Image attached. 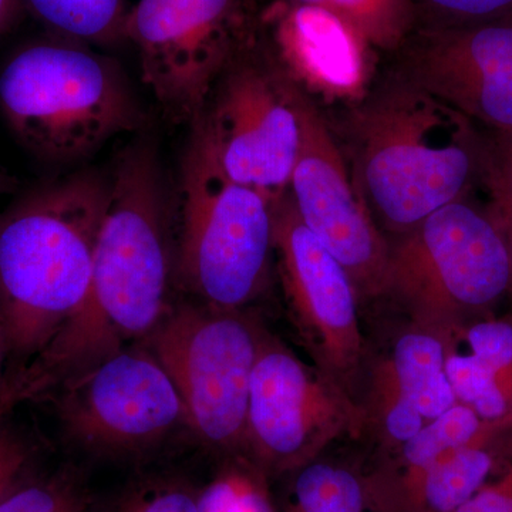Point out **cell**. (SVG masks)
Instances as JSON below:
<instances>
[{
  "label": "cell",
  "mask_w": 512,
  "mask_h": 512,
  "mask_svg": "<svg viewBox=\"0 0 512 512\" xmlns=\"http://www.w3.org/2000/svg\"><path fill=\"white\" fill-rule=\"evenodd\" d=\"M175 251L177 200L157 147L138 140L111 171L87 301L26 365L40 396L156 330L175 302Z\"/></svg>",
  "instance_id": "6da1fadb"
},
{
  "label": "cell",
  "mask_w": 512,
  "mask_h": 512,
  "mask_svg": "<svg viewBox=\"0 0 512 512\" xmlns=\"http://www.w3.org/2000/svg\"><path fill=\"white\" fill-rule=\"evenodd\" d=\"M111 173L80 170L40 185L0 214V332L29 365L83 308Z\"/></svg>",
  "instance_id": "7a4b0ae2"
},
{
  "label": "cell",
  "mask_w": 512,
  "mask_h": 512,
  "mask_svg": "<svg viewBox=\"0 0 512 512\" xmlns=\"http://www.w3.org/2000/svg\"><path fill=\"white\" fill-rule=\"evenodd\" d=\"M348 127L356 183L393 231H412L480 181L483 128L406 80L357 107Z\"/></svg>",
  "instance_id": "3957f363"
},
{
  "label": "cell",
  "mask_w": 512,
  "mask_h": 512,
  "mask_svg": "<svg viewBox=\"0 0 512 512\" xmlns=\"http://www.w3.org/2000/svg\"><path fill=\"white\" fill-rule=\"evenodd\" d=\"M0 111L30 154L55 164L92 156L144 119L116 60L57 36L22 47L3 66Z\"/></svg>",
  "instance_id": "277c9868"
},
{
  "label": "cell",
  "mask_w": 512,
  "mask_h": 512,
  "mask_svg": "<svg viewBox=\"0 0 512 512\" xmlns=\"http://www.w3.org/2000/svg\"><path fill=\"white\" fill-rule=\"evenodd\" d=\"M274 201L232 181L192 127L177 195L178 291L227 311L251 301L274 249Z\"/></svg>",
  "instance_id": "5b68a950"
},
{
  "label": "cell",
  "mask_w": 512,
  "mask_h": 512,
  "mask_svg": "<svg viewBox=\"0 0 512 512\" xmlns=\"http://www.w3.org/2000/svg\"><path fill=\"white\" fill-rule=\"evenodd\" d=\"M141 345L173 380L195 437L224 450L245 443L259 338L238 311L175 299Z\"/></svg>",
  "instance_id": "8992f818"
},
{
  "label": "cell",
  "mask_w": 512,
  "mask_h": 512,
  "mask_svg": "<svg viewBox=\"0 0 512 512\" xmlns=\"http://www.w3.org/2000/svg\"><path fill=\"white\" fill-rule=\"evenodd\" d=\"M124 42L161 110L194 124L218 80L252 39L248 0H138L127 13Z\"/></svg>",
  "instance_id": "52a82bcc"
},
{
  "label": "cell",
  "mask_w": 512,
  "mask_h": 512,
  "mask_svg": "<svg viewBox=\"0 0 512 512\" xmlns=\"http://www.w3.org/2000/svg\"><path fill=\"white\" fill-rule=\"evenodd\" d=\"M224 173L272 200L288 191L301 144L293 83L252 43L222 73L204 113L192 124Z\"/></svg>",
  "instance_id": "ba28073f"
},
{
  "label": "cell",
  "mask_w": 512,
  "mask_h": 512,
  "mask_svg": "<svg viewBox=\"0 0 512 512\" xmlns=\"http://www.w3.org/2000/svg\"><path fill=\"white\" fill-rule=\"evenodd\" d=\"M55 389L64 433L89 453L137 456L160 446L175 431L188 430L177 387L141 343L106 357Z\"/></svg>",
  "instance_id": "9c48e42d"
},
{
  "label": "cell",
  "mask_w": 512,
  "mask_h": 512,
  "mask_svg": "<svg viewBox=\"0 0 512 512\" xmlns=\"http://www.w3.org/2000/svg\"><path fill=\"white\" fill-rule=\"evenodd\" d=\"M387 279L456 313L493 308L512 289V254L487 210L451 202L406 232Z\"/></svg>",
  "instance_id": "30bf717a"
},
{
  "label": "cell",
  "mask_w": 512,
  "mask_h": 512,
  "mask_svg": "<svg viewBox=\"0 0 512 512\" xmlns=\"http://www.w3.org/2000/svg\"><path fill=\"white\" fill-rule=\"evenodd\" d=\"M403 46V80L488 133L512 136V15L423 28Z\"/></svg>",
  "instance_id": "8fae6325"
},
{
  "label": "cell",
  "mask_w": 512,
  "mask_h": 512,
  "mask_svg": "<svg viewBox=\"0 0 512 512\" xmlns=\"http://www.w3.org/2000/svg\"><path fill=\"white\" fill-rule=\"evenodd\" d=\"M293 83V82H292ZM301 144L288 192L305 227L338 258L350 278L380 284L389 254L373 215L328 124L293 83Z\"/></svg>",
  "instance_id": "7c38bea8"
},
{
  "label": "cell",
  "mask_w": 512,
  "mask_h": 512,
  "mask_svg": "<svg viewBox=\"0 0 512 512\" xmlns=\"http://www.w3.org/2000/svg\"><path fill=\"white\" fill-rule=\"evenodd\" d=\"M274 60L293 83L336 99L365 90L369 42L348 20L319 6L275 3L266 13Z\"/></svg>",
  "instance_id": "4fadbf2b"
},
{
  "label": "cell",
  "mask_w": 512,
  "mask_h": 512,
  "mask_svg": "<svg viewBox=\"0 0 512 512\" xmlns=\"http://www.w3.org/2000/svg\"><path fill=\"white\" fill-rule=\"evenodd\" d=\"M274 249L296 311L330 342L356 338L353 281L298 217L286 191L274 201Z\"/></svg>",
  "instance_id": "5bb4252c"
},
{
  "label": "cell",
  "mask_w": 512,
  "mask_h": 512,
  "mask_svg": "<svg viewBox=\"0 0 512 512\" xmlns=\"http://www.w3.org/2000/svg\"><path fill=\"white\" fill-rule=\"evenodd\" d=\"M313 426V387L286 350L259 340L249 386L247 439L259 460L284 467L301 456Z\"/></svg>",
  "instance_id": "9a60e30c"
},
{
  "label": "cell",
  "mask_w": 512,
  "mask_h": 512,
  "mask_svg": "<svg viewBox=\"0 0 512 512\" xmlns=\"http://www.w3.org/2000/svg\"><path fill=\"white\" fill-rule=\"evenodd\" d=\"M446 355L439 339L409 333L394 349V369L400 397L417 407L421 416L433 420L457 403L446 375Z\"/></svg>",
  "instance_id": "2e32d148"
},
{
  "label": "cell",
  "mask_w": 512,
  "mask_h": 512,
  "mask_svg": "<svg viewBox=\"0 0 512 512\" xmlns=\"http://www.w3.org/2000/svg\"><path fill=\"white\" fill-rule=\"evenodd\" d=\"M53 36L87 46L124 42L127 0H22Z\"/></svg>",
  "instance_id": "e0dca14e"
},
{
  "label": "cell",
  "mask_w": 512,
  "mask_h": 512,
  "mask_svg": "<svg viewBox=\"0 0 512 512\" xmlns=\"http://www.w3.org/2000/svg\"><path fill=\"white\" fill-rule=\"evenodd\" d=\"M494 456L481 446V434L421 471V495L430 512H456L487 483Z\"/></svg>",
  "instance_id": "ac0fdd59"
},
{
  "label": "cell",
  "mask_w": 512,
  "mask_h": 512,
  "mask_svg": "<svg viewBox=\"0 0 512 512\" xmlns=\"http://www.w3.org/2000/svg\"><path fill=\"white\" fill-rule=\"evenodd\" d=\"M319 6L355 26L370 46L396 49L412 36L417 15L414 0H289Z\"/></svg>",
  "instance_id": "d6986e66"
},
{
  "label": "cell",
  "mask_w": 512,
  "mask_h": 512,
  "mask_svg": "<svg viewBox=\"0 0 512 512\" xmlns=\"http://www.w3.org/2000/svg\"><path fill=\"white\" fill-rule=\"evenodd\" d=\"M363 508L365 493L352 473L312 464L296 478L289 512H363Z\"/></svg>",
  "instance_id": "ffe728a7"
},
{
  "label": "cell",
  "mask_w": 512,
  "mask_h": 512,
  "mask_svg": "<svg viewBox=\"0 0 512 512\" xmlns=\"http://www.w3.org/2000/svg\"><path fill=\"white\" fill-rule=\"evenodd\" d=\"M481 429L478 414L467 404L456 403L404 443V458L421 473L440 458L473 443Z\"/></svg>",
  "instance_id": "44dd1931"
},
{
  "label": "cell",
  "mask_w": 512,
  "mask_h": 512,
  "mask_svg": "<svg viewBox=\"0 0 512 512\" xmlns=\"http://www.w3.org/2000/svg\"><path fill=\"white\" fill-rule=\"evenodd\" d=\"M0 512H97L90 491L72 471L37 477L0 504Z\"/></svg>",
  "instance_id": "7402d4cb"
},
{
  "label": "cell",
  "mask_w": 512,
  "mask_h": 512,
  "mask_svg": "<svg viewBox=\"0 0 512 512\" xmlns=\"http://www.w3.org/2000/svg\"><path fill=\"white\" fill-rule=\"evenodd\" d=\"M446 375L457 402L467 404L485 421L504 419L510 410L497 377L476 356H450Z\"/></svg>",
  "instance_id": "603a6c76"
},
{
  "label": "cell",
  "mask_w": 512,
  "mask_h": 512,
  "mask_svg": "<svg viewBox=\"0 0 512 512\" xmlns=\"http://www.w3.org/2000/svg\"><path fill=\"white\" fill-rule=\"evenodd\" d=\"M197 512H274V505L255 471L231 466L198 490Z\"/></svg>",
  "instance_id": "cb8c5ba5"
},
{
  "label": "cell",
  "mask_w": 512,
  "mask_h": 512,
  "mask_svg": "<svg viewBox=\"0 0 512 512\" xmlns=\"http://www.w3.org/2000/svg\"><path fill=\"white\" fill-rule=\"evenodd\" d=\"M480 181L490 194L487 211L503 232L512 254V136L485 131Z\"/></svg>",
  "instance_id": "d4e9b609"
},
{
  "label": "cell",
  "mask_w": 512,
  "mask_h": 512,
  "mask_svg": "<svg viewBox=\"0 0 512 512\" xmlns=\"http://www.w3.org/2000/svg\"><path fill=\"white\" fill-rule=\"evenodd\" d=\"M198 490L180 478H151L128 488L111 512H197Z\"/></svg>",
  "instance_id": "484cf974"
},
{
  "label": "cell",
  "mask_w": 512,
  "mask_h": 512,
  "mask_svg": "<svg viewBox=\"0 0 512 512\" xmlns=\"http://www.w3.org/2000/svg\"><path fill=\"white\" fill-rule=\"evenodd\" d=\"M9 421L0 424V504L39 477L36 474L39 446L30 433Z\"/></svg>",
  "instance_id": "4316f807"
},
{
  "label": "cell",
  "mask_w": 512,
  "mask_h": 512,
  "mask_svg": "<svg viewBox=\"0 0 512 512\" xmlns=\"http://www.w3.org/2000/svg\"><path fill=\"white\" fill-rule=\"evenodd\" d=\"M471 352L497 377L508 403L512 400V325L504 320H485L467 333Z\"/></svg>",
  "instance_id": "83f0119b"
},
{
  "label": "cell",
  "mask_w": 512,
  "mask_h": 512,
  "mask_svg": "<svg viewBox=\"0 0 512 512\" xmlns=\"http://www.w3.org/2000/svg\"><path fill=\"white\" fill-rule=\"evenodd\" d=\"M424 28L464 25L512 15V0H414Z\"/></svg>",
  "instance_id": "f1b7e54d"
},
{
  "label": "cell",
  "mask_w": 512,
  "mask_h": 512,
  "mask_svg": "<svg viewBox=\"0 0 512 512\" xmlns=\"http://www.w3.org/2000/svg\"><path fill=\"white\" fill-rule=\"evenodd\" d=\"M456 512H512V473L498 484L484 485Z\"/></svg>",
  "instance_id": "f546056e"
},
{
  "label": "cell",
  "mask_w": 512,
  "mask_h": 512,
  "mask_svg": "<svg viewBox=\"0 0 512 512\" xmlns=\"http://www.w3.org/2000/svg\"><path fill=\"white\" fill-rule=\"evenodd\" d=\"M424 420L426 419L413 403L399 396L387 414L386 427L393 439L406 443L423 429Z\"/></svg>",
  "instance_id": "4dcf8cb0"
},
{
  "label": "cell",
  "mask_w": 512,
  "mask_h": 512,
  "mask_svg": "<svg viewBox=\"0 0 512 512\" xmlns=\"http://www.w3.org/2000/svg\"><path fill=\"white\" fill-rule=\"evenodd\" d=\"M32 399V393L22 370L16 369L9 379L0 384V424L9 419L10 413L18 404Z\"/></svg>",
  "instance_id": "1f68e13d"
},
{
  "label": "cell",
  "mask_w": 512,
  "mask_h": 512,
  "mask_svg": "<svg viewBox=\"0 0 512 512\" xmlns=\"http://www.w3.org/2000/svg\"><path fill=\"white\" fill-rule=\"evenodd\" d=\"M20 8H23L22 0H0V35L15 22Z\"/></svg>",
  "instance_id": "d6a6232c"
},
{
  "label": "cell",
  "mask_w": 512,
  "mask_h": 512,
  "mask_svg": "<svg viewBox=\"0 0 512 512\" xmlns=\"http://www.w3.org/2000/svg\"><path fill=\"white\" fill-rule=\"evenodd\" d=\"M8 353H6L5 343H3L2 336H0V372H2L3 362H5Z\"/></svg>",
  "instance_id": "836d02e7"
},
{
  "label": "cell",
  "mask_w": 512,
  "mask_h": 512,
  "mask_svg": "<svg viewBox=\"0 0 512 512\" xmlns=\"http://www.w3.org/2000/svg\"><path fill=\"white\" fill-rule=\"evenodd\" d=\"M0 187H2V178H0Z\"/></svg>",
  "instance_id": "e575fe53"
}]
</instances>
